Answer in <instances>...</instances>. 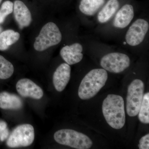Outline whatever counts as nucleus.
Wrapping results in <instances>:
<instances>
[{
    "label": "nucleus",
    "instance_id": "1",
    "mask_svg": "<svg viewBox=\"0 0 149 149\" xmlns=\"http://www.w3.org/2000/svg\"><path fill=\"white\" fill-rule=\"evenodd\" d=\"M82 40L85 53L97 57L102 68L108 72L118 74L125 72L131 66V58L124 51L115 49L114 47L91 36H84Z\"/></svg>",
    "mask_w": 149,
    "mask_h": 149
},
{
    "label": "nucleus",
    "instance_id": "2",
    "mask_svg": "<svg viewBox=\"0 0 149 149\" xmlns=\"http://www.w3.org/2000/svg\"><path fill=\"white\" fill-rule=\"evenodd\" d=\"M141 14L117 40L123 48L144 54L149 48V13Z\"/></svg>",
    "mask_w": 149,
    "mask_h": 149
},
{
    "label": "nucleus",
    "instance_id": "3",
    "mask_svg": "<svg viewBox=\"0 0 149 149\" xmlns=\"http://www.w3.org/2000/svg\"><path fill=\"white\" fill-rule=\"evenodd\" d=\"M136 12L134 5L125 3L108 23L96 27L95 32L104 38L118 40L136 18Z\"/></svg>",
    "mask_w": 149,
    "mask_h": 149
},
{
    "label": "nucleus",
    "instance_id": "4",
    "mask_svg": "<svg viewBox=\"0 0 149 149\" xmlns=\"http://www.w3.org/2000/svg\"><path fill=\"white\" fill-rule=\"evenodd\" d=\"M102 110L105 119L111 128L120 129L123 127L125 115L122 97L113 94L109 95L103 102Z\"/></svg>",
    "mask_w": 149,
    "mask_h": 149
},
{
    "label": "nucleus",
    "instance_id": "5",
    "mask_svg": "<svg viewBox=\"0 0 149 149\" xmlns=\"http://www.w3.org/2000/svg\"><path fill=\"white\" fill-rule=\"evenodd\" d=\"M108 77V72L102 68L91 70L80 83L78 95L83 100H89L95 96L105 85Z\"/></svg>",
    "mask_w": 149,
    "mask_h": 149
},
{
    "label": "nucleus",
    "instance_id": "6",
    "mask_svg": "<svg viewBox=\"0 0 149 149\" xmlns=\"http://www.w3.org/2000/svg\"><path fill=\"white\" fill-rule=\"evenodd\" d=\"M54 137L55 141L58 143L75 149H89L93 146V142L89 137L72 129L58 130Z\"/></svg>",
    "mask_w": 149,
    "mask_h": 149
},
{
    "label": "nucleus",
    "instance_id": "7",
    "mask_svg": "<svg viewBox=\"0 0 149 149\" xmlns=\"http://www.w3.org/2000/svg\"><path fill=\"white\" fill-rule=\"evenodd\" d=\"M63 35L56 24L49 22L43 26L34 44V48L38 52H43L61 42Z\"/></svg>",
    "mask_w": 149,
    "mask_h": 149
},
{
    "label": "nucleus",
    "instance_id": "8",
    "mask_svg": "<svg viewBox=\"0 0 149 149\" xmlns=\"http://www.w3.org/2000/svg\"><path fill=\"white\" fill-rule=\"evenodd\" d=\"M144 83L142 80L136 79L129 85L126 98V111L130 117L139 113L144 96Z\"/></svg>",
    "mask_w": 149,
    "mask_h": 149
},
{
    "label": "nucleus",
    "instance_id": "9",
    "mask_svg": "<svg viewBox=\"0 0 149 149\" xmlns=\"http://www.w3.org/2000/svg\"><path fill=\"white\" fill-rule=\"evenodd\" d=\"M34 139L35 130L32 125L22 124L13 131L7 141V145L12 148L29 146L33 143Z\"/></svg>",
    "mask_w": 149,
    "mask_h": 149
},
{
    "label": "nucleus",
    "instance_id": "10",
    "mask_svg": "<svg viewBox=\"0 0 149 149\" xmlns=\"http://www.w3.org/2000/svg\"><path fill=\"white\" fill-rule=\"evenodd\" d=\"M107 0H81L78 10L81 21L84 25L92 26L95 24L97 14Z\"/></svg>",
    "mask_w": 149,
    "mask_h": 149
},
{
    "label": "nucleus",
    "instance_id": "11",
    "mask_svg": "<svg viewBox=\"0 0 149 149\" xmlns=\"http://www.w3.org/2000/svg\"><path fill=\"white\" fill-rule=\"evenodd\" d=\"M124 3H122V0H107L96 15V27H102L108 23Z\"/></svg>",
    "mask_w": 149,
    "mask_h": 149
},
{
    "label": "nucleus",
    "instance_id": "12",
    "mask_svg": "<svg viewBox=\"0 0 149 149\" xmlns=\"http://www.w3.org/2000/svg\"><path fill=\"white\" fill-rule=\"evenodd\" d=\"M16 88L19 94L24 97L40 100L44 95L42 88L32 80L27 78L19 80L17 83Z\"/></svg>",
    "mask_w": 149,
    "mask_h": 149
},
{
    "label": "nucleus",
    "instance_id": "13",
    "mask_svg": "<svg viewBox=\"0 0 149 149\" xmlns=\"http://www.w3.org/2000/svg\"><path fill=\"white\" fill-rule=\"evenodd\" d=\"M71 77V68L66 63H61L56 69L53 77V82L57 91L64 90Z\"/></svg>",
    "mask_w": 149,
    "mask_h": 149
},
{
    "label": "nucleus",
    "instance_id": "14",
    "mask_svg": "<svg viewBox=\"0 0 149 149\" xmlns=\"http://www.w3.org/2000/svg\"><path fill=\"white\" fill-rule=\"evenodd\" d=\"M85 53V48L64 45L60 52L61 56L66 63L72 65L82 61Z\"/></svg>",
    "mask_w": 149,
    "mask_h": 149
},
{
    "label": "nucleus",
    "instance_id": "15",
    "mask_svg": "<svg viewBox=\"0 0 149 149\" xmlns=\"http://www.w3.org/2000/svg\"><path fill=\"white\" fill-rule=\"evenodd\" d=\"M14 14L20 28L28 27L32 22V15L29 9L23 2L16 0L13 4Z\"/></svg>",
    "mask_w": 149,
    "mask_h": 149
},
{
    "label": "nucleus",
    "instance_id": "16",
    "mask_svg": "<svg viewBox=\"0 0 149 149\" xmlns=\"http://www.w3.org/2000/svg\"><path fill=\"white\" fill-rule=\"evenodd\" d=\"M22 106V101L18 96L6 92L0 93V108L17 110Z\"/></svg>",
    "mask_w": 149,
    "mask_h": 149
},
{
    "label": "nucleus",
    "instance_id": "17",
    "mask_svg": "<svg viewBox=\"0 0 149 149\" xmlns=\"http://www.w3.org/2000/svg\"><path fill=\"white\" fill-rule=\"evenodd\" d=\"M20 38V34L13 30L8 29L0 34V50L5 51Z\"/></svg>",
    "mask_w": 149,
    "mask_h": 149
},
{
    "label": "nucleus",
    "instance_id": "18",
    "mask_svg": "<svg viewBox=\"0 0 149 149\" xmlns=\"http://www.w3.org/2000/svg\"><path fill=\"white\" fill-rule=\"evenodd\" d=\"M139 118L141 123H149V93L144 95L139 112Z\"/></svg>",
    "mask_w": 149,
    "mask_h": 149
},
{
    "label": "nucleus",
    "instance_id": "19",
    "mask_svg": "<svg viewBox=\"0 0 149 149\" xmlns=\"http://www.w3.org/2000/svg\"><path fill=\"white\" fill-rule=\"evenodd\" d=\"M14 71L13 65L2 56L0 55V79H8L13 75Z\"/></svg>",
    "mask_w": 149,
    "mask_h": 149
},
{
    "label": "nucleus",
    "instance_id": "20",
    "mask_svg": "<svg viewBox=\"0 0 149 149\" xmlns=\"http://www.w3.org/2000/svg\"><path fill=\"white\" fill-rule=\"evenodd\" d=\"M13 3L10 1L3 3L0 9V24H1L7 16L13 12Z\"/></svg>",
    "mask_w": 149,
    "mask_h": 149
},
{
    "label": "nucleus",
    "instance_id": "21",
    "mask_svg": "<svg viewBox=\"0 0 149 149\" xmlns=\"http://www.w3.org/2000/svg\"><path fill=\"white\" fill-rule=\"evenodd\" d=\"M9 135V131L7 125L5 122L0 121V140L4 141Z\"/></svg>",
    "mask_w": 149,
    "mask_h": 149
},
{
    "label": "nucleus",
    "instance_id": "22",
    "mask_svg": "<svg viewBox=\"0 0 149 149\" xmlns=\"http://www.w3.org/2000/svg\"><path fill=\"white\" fill-rule=\"evenodd\" d=\"M149 134L143 136L139 141V148L140 149H149Z\"/></svg>",
    "mask_w": 149,
    "mask_h": 149
},
{
    "label": "nucleus",
    "instance_id": "23",
    "mask_svg": "<svg viewBox=\"0 0 149 149\" xmlns=\"http://www.w3.org/2000/svg\"><path fill=\"white\" fill-rule=\"evenodd\" d=\"M2 30V29L1 27H0V34H1V32Z\"/></svg>",
    "mask_w": 149,
    "mask_h": 149
},
{
    "label": "nucleus",
    "instance_id": "24",
    "mask_svg": "<svg viewBox=\"0 0 149 149\" xmlns=\"http://www.w3.org/2000/svg\"><path fill=\"white\" fill-rule=\"evenodd\" d=\"M2 0H0V3L1 2Z\"/></svg>",
    "mask_w": 149,
    "mask_h": 149
}]
</instances>
